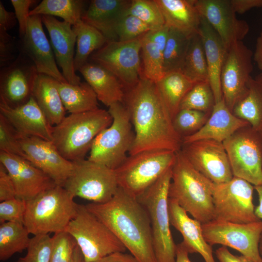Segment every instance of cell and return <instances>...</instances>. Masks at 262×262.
Returning <instances> with one entry per match:
<instances>
[{
    "mask_svg": "<svg viewBox=\"0 0 262 262\" xmlns=\"http://www.w3.org/2000/svg\"><path fill=\"white\" fill-rule=\"evenodd\" d=\"M94 262H139L131 254L117 252L110 254Z\"/></svg>",
    "mask_w": 262,
    "mask_h": 262,
    "instance_id": "cell-55",
    "label": "cell"
},
{
    "mask_svg": "<svg viewBox=\"0 0 262 262\" xmlns=\"http://www.w3.org/2000/svg\"><path fill=\"white\" fill-rule=\"evenodd\" d=\"M96 93L98 99L106 106L124 103L125 90L119 79L102 66L88 62L78 70Z\"/></svg>",
    "mask_w": 262,
    "mask_h": 262,
    "instance_id": "cell-28",
    "label": "cell"
},
{
    "mask_svg": "<svg viewBox=\"0 0 262 262\" xmlns=\"http://www.w3.org/2000/svg\"><path fill=\"white\" fill-rule=\"evenodd\" d=\"M197 33L202 41L208 69L209 82L216 103L223 99L220 76L227 48L216 31L202 17Z\"/></svg>",
    "mask_w": 262,
    "mask_h": 262,
    "instance_id": "cell-27",
    "label": "cell"
},
{
    "mask_svg": "<svg viewBox=\"0 0 262 262\" xmlns=\"http://www.w3.org/2000/svg\"><path fill=\"white\" fill-rule=\"evenodd\" d=\"M0 163L11 177L18 198L30 200L57 185L44 172L20 156L0 151Z\"/></svg>",
    "mask_w": 262,
    "mask_h": 262,
    "instance_id": "cell-19",
    "label": "cell"
},
{
    "mask_svg": "<svg viewBox=\"0 0 262 262\" xmlns=\"http://www.w3.org/2000/svg\"><path fill=\"white\" fill-rule=\"evenodd\" d=\"M16 197L13 180L5 166L0 163V201Z\"/></svg>",
    "mask_w": 262,
    "mask_h": 262,
    "instance_id": "cell-50",
    "label": "cell"
},
{
    "mask_svg": "<svg viewBox=\"0 0 262 262\" xmlns=\"http://www.w3.org/2000/svg\"><path fill=\"white\" fill-rule=\"evenodd\" d=\"M58 88L65 109L70 114L82 113L99 108L97 95L87 82L78 84L59 82Z\"/></svg>",
    "mask_w": 262,
    "mask_h": 262,
    "instance_id": "cell-33",
    "label": "cell"
},
{
    "mask_svg": "<svg viewBox=\"0 0 262 262\" xmlns=\"http://www.w3.org/2000/svg\"><path fill=\"white\" fill-rule=\"evenodd\" d=\"M63 186L56 185L26 201L24 225L33 235L65 231L78 205Z\"/></svg>",
    "mask_w": 262,
    "mask_h": 262,
    "instance_id": "cell-5",
    "label": "cell"
},
{
    "mask_svg": "<svg viewBox=\"0 0 262 262\" xmlns=\"http://www.w3.org/2000/svg\"><path fill=\"white\" fill-rule=\"evenodd\" d=\"M141 37L127 41H107L90 57L91 62L113 73L125 91L135 86L143 75L140 60Z\"/></svg>",
    "mask_w": 262,
    "mask_h": 262,
    "instance_id": "cell-13",
    "label": "cell"
},
{
    "mask_svg": "<svg viewBox=\"0 0 262 262\" xmlns=\"http://www.w3.org/2000/svg\"><path fill=\"white\" fill-rule=\"evenodd\" d=\"M169 28L166 25L149 31L148 33L151 40L164 53L169 34Z\"/></svg>",
    "mask_w": 262,
    "mask_h": 262,
    "instance_id": "cell-51",
    "label": "cell"
},
{
    "mask_svg": "<svg viewBox=\"0 0 262 262\" xmlns=\"http://www.w3.org/2000/svg\"><path fill=\"white\" fill-rule=\"evenodd\" d=\"M65 231L76 241L84 262H94L110 254L127 249L113 232L85 205H78L75 217Z\"/></svg>",
    "mask_w": 262,
    "mask_h": 262,
    "instance_id": "cell-9",
    "label": "cell"
},
{
    "mask_svg": "<svg viewBox=\"0 0 262 262\" xmlns=\"http://www.w3.org/2000/svg\"><path fill=\"white\" fill-rule=\"evenodd\" d=\"M259 252L262 260V233L260 238L259 245Z\"/></svg>",
    "mask_w": 262,
    "mask_h": 262,
    "instance_id": "cell-60",
    "label": "cell"
},
{
    "mask_svg": "<svg viewBox=\"0 0 262 262\" xmlns=\"http://www.w3.org/2000/svg\"><path fill=\"white\" fill-rule=\"evenodd\" d=\"M15 10V13L19 26V34L20 38L25 34L28 19L30 16V8L36 1L34 0H11Z\"/></svg>",
    "mask_w": 262,
    "mask_h": 262,
    "instance_id": "cell-49",
    "label": "cell"
},
{
    "mask_svg": "<svg viewBox=\"0 0 262 262\" xmlns=\"http://www.w3.org/2000/svg\"><path fill=\"white\" fill-rule=\"evenodd\" d=\"M152 30L151 27L138 18L127 15L119 22L116 32L118 40L127 41L139 38Z\"/></svg>",
    "mask_w": 262,
    "mask_h": 262,
    "instance_id": "cell-46",
    "label": "cell"
},
{
    "mask_svg": "<svg viewBox=\"0 0 262 262\" xmlns=\"http://www.w3.org/2000/svg\"><path fill=\"white\" fill-rule=\"evenodd\" d=\"M112 124L94 139L88 160L116 169L126 159L134 139L129 112L124 103L109 107Z\"/></svg>",
    "mask_w": 262,
    "mask_h": 262,
    "instance_id": "cell-7",
    "label": "cell"
},
{
    "mask_svg": "<svg viewBox=\"0 0 262 262\" xmlns=\"http://www.w3.org/2000/svg\"><path fill=\"white\" fill-rule=\"evenodd\" d=\"M41 16L43 24L49 33L55 58L64 77L69 83H80V78L76 74L74 67L77 36L72 25L64 20L60 21L54 16Z\"/></svg>",
    "mask_w": 262,
    "mask_h": 262,
    "instance_id": "cell-23",
    "label": "cell"
},
{
    "mask_svg": "<svg viewBox=\"0 0 262 262\" xmlns=\"http://www.w3.org/2000/svg\"><path fill=\"white\" fill-rule=\"evenodd\" d=\"M26 210V201L15 197L0 202V223H22Z\"/></svg>",
    "mask_w": 262,
    "mask_h": 262,
    "instance_id": "cell-47",
    "label": "cell"
},
{
    "mask_svg": "<svg viewBox=\"0 0 262 262\" xmlns=\"http://www.w3.org/2000/svg\"><path fill=\"white\" fill-rule=\"evenodd\" d=\"M219 262H253L243 255L232 254L226 246H222L215 252Z\"/></svg>",
    "mask_w": 262,
    "mask_h": 262,
    "instance_id": "cell-54",
    "label": "cell"
},
{
    "mask_svg": "<svg viewBox=\"0 0 262 262\" xmlns=\"http://www.w3.org/2000/svg\"><path fill=\"white\" fill-rule=\"evenodd\" d=\"M172 167L137 198L150 219L157 262H175L176 260L177 245L171 234L168 212Z\"/></svg>",
    "mask_w": 262,
    "mask_h": 262,
    "instance_id": "cell-6",
    "label": "cell"
},
{
    "mask_svg": "<svg viewBox=\"0 0 262 262\" xmlns=\"http://www.w3.org/2000/svg\"><path fill=\"white\" fill-rule=\"evenodd\" d=\"M176 152L151 150L130 155L116 169L118 186L137 198L171 168Z\"/></svg>",
    "mask_w": 262,
    "mask_h": 262,
    "instance_id": "cell-8",
    "label": "cell"
},
{
    "mask_svg": "<svg viewBox=\"0 0 262 262\" xmlns=\"http://www.w3.org/2000/svg\"><path fill=\"white\" fill-rule=\"evenodd\" d=\"M148 33L141 37L143 75L146 78L156 82L164 74L163 53L159 47L151 40Z\"/></svg>",
    "mask_w": 262,
    "mask_h": 262,
    "instance_id": "cell-39",
    "label": "cell"
},
{
    "mask_svg": "<svg viewBox=\"0 0 262 262\" xmlns=\"http://www.w3.org/2000/svg\"><path fill=\"white\" fill-rule=\"evenodd\" d=\"M0 114L12 125L20 139L33 136L51 141L53 126L33 96L16 107L0 99Z\"/></svg>",
    "mask_w": 262,
    "mask_h": 262,
    "instance_id": "cell-22",
    "label": "cell"
},
{
    "mask_svg": "<svg viewBox=\"0 0 262 262\" xmlns=\"http://www.w3.org/2000/svg\"><path fill=\"white\" fill-rule=\"evenodd\" d=\"M124 104L134 129L130 155L151 150L176 152L181 149L182 139L174 128L155 82L143 75L135 86L125 91Z\"/></svg>",
    "mask_w": 262,
    "mask_h": 262,
    "instance_id": "cell-1",
    "label": "cell"
},
{
    "mask_svg": "<svg viewBox=\"0 0 262 262\" xmlns=\"http://www.w3.org/2000/svg\"><path fill=\"white\" fill-rule=\"evenodd\" d=\"M195 3L201 16L214 29L227 49L248 34V23L237 18L230 0H195Z\"/></svg>",
    "mask_w": 262,
    "mask_h": 262,
    "instance_id": "cell-18",
    "label": "cell"
},
{
    "mask_svg": "<svg viewBox=\"0 0 262 262\" xmlns=\"http://www.w3.org/2000/svg\"><path fill=\"white\" fill-rule=\"evenodd\" d=\"M72 262H84L82 254L78 245L75 250Z\"/></svg>",
    "mask_w": 262,
    "mask_h": 262,
    "instance_id": "cell-59",
    "label": "cell"
},
{
    "mask_svg": "<svg viewBox=\"0 0 262 262\" xmlns=\"http://www.w3.org/2000/svg\"><path fill=\"white\" fill-rule=\"evenodd\" d=\"M156 83L173 119L183 98L196 83L180 71H174L164 74Z\"/></svg>",
    "mask_w": 262,
    "mask_h": 262,
    "instance_id": "cell-32",
    "label": "cell"
},
{
    "mask_svg": "<svg viewBox=\"0 0 262 262\" xmlns=\"http://www.w3.org/2000/svg\"><path fill=\"white\" fill-rule=\"evenodd\" d=\"M230 1L236 14H243L253 8L262 7V0H230Z\"/></svg>",
    "mask_w": 262,
    "mask_h": 262,
    "instance_id": "cell-52",
    "label": "cell"
},
{
    "mask_svg": "<svg viewBox=\"0 0 262 262\" xmlns=\"http://www.w3.org/2000/svg\"><path fill=\"white\" fill-rule=\"evenodd\" d=\"M254 186L234 177L229 181L213 182V220L236 223H248L260 220L255 213L253 203Z\"/></svg>",
    "mask_w": 262,
    "mask_h": 262,
    "instance_id": "cell-12",
    "label": "cell"
},
{
    "mask_svg": "<svg viewBox=\"0 0 262 262\" xmlns=\"http://www.w3.org/2000/svg\"><path fill=\"white\" fill-rule=\"evenodd\" d=\"M169 28L189 35L198 32L201 16L195 0H155Z\"/></svg>",
    "mask_w": 262,
    "mask_h": 262,
    "instance_id": "cell-29",
    "label": "cell"
},
{
    "mask_svg": "<svg viewBox=\"0 0 262 262\" xmlns=\"http://www.w3.org/2000/svg\"><path fill=\"white\" fill-rule=\"evenodd\" d=\"M223 144L233 176L254 186L262 184V136L248 125L237 130Z\"/></svg>",
    "mask_w": 262,
    "mask_h": 262,
    "instance_id": "cell-11",
    "label": "cell"
},
{
    "mask_svg": "<svg viewBox=\"0 0 262 262\" xmlns=\"http://www.w3.org/2000/svg\"><path fill=\"white\" fill-rule=\"evenodd\" d=\"M59 82L51 76L38 73L32 93V96L52 126L66 116V110L58 88Z\"/></svg>",
    "mask_w": 262,
    "mask_h": 262,
    "instance_id": "cell-30",
    "label": "cell"
},
{
    "mask_svg": "<svg viewBox=\"0 0 262 262\" xmlns=\"http://www.w3.org/2000/svg\"><path fill=\"white\" fill-rule=\"evenodd\" d=\"M250 125L233 115L223 99L216 103L203 126L196 133L182 139V144L211 139L223 142L240 129Z\"/></svg>",
    "mask_w": 262,
    "mask_h": 262,
    "instance_id": "cell-26",
    "label": "cell"
},
{
    "mask_svg": "<svg viewBox=\"0 0 262 262\" xmlns=\"http://www.w3.org/2000/svg\"><path fill=\"white\" fill-rule=\"evenodd\" d=\"M211 113L181 109L172 119L174 128L182 139L198 131L205 124Z\"/></svg>",
    "mask_w": 262,
    "mask_h": 262,
    "instance_id": "cell-41",
    "label": "cell"
},
{
    "mask_svg": "<svg viewBox=\"0 0 262 262\" xmlns=\"http://www.w3.org/2000/svg\"><path fill=\"white\" fill-rule=\"evenodd\" d=\"M112 121L108 111L100 108L70 114L53 126L51 142L66 160L73 162L84 159L95 138Z\"/></svg>",
    "mask_w": 262,
    "mask_h": 262,
    "instance_id": "cell-4",
    "label": "cell"
},
{
    "mask_svg": "<svg viewBox=\"0 0 262 262\" xmlns=\"http://www.w3.org/2000/svg\"><path fill=\"white\" fill-rule=\"evenodd\" d=\"M213 184L195 169L180 150L176 152L168 197L201 224L214 218Z\"/></svg>",
    "mask_w": 262,
    "mask_h": 262,
    "instance_id": "cell-3",
    "label": "cell"
},
{
    "mask_svg": "<svg viewBox=\"0 0 262 262\" xmlns=\"http://www.w3.org/2000/svg\"><path fill=\"white\" fill-rule=\"evenodd\" d=\"M50 262H72L77 244L66 231L54 233Z\"/></svg>",
    "mask_w": 262,
    "mask_h": 262,
    "instance_id": "cell-44",
    "label": "cell"
},
{
    "mask_svg": "<svg viewBox=\"0 0 262 262\" xmlns=\"http://www.w3.org/2000/svg\"><path fill=\"white\" fill-rule=\"evenodd\" d=\"M189 253L182 242L177 244L175 262H192L189 258Z\"/></svg>",
    "mask_w": 262,
    "mask_h": 262,
    "instance_id": "cell-57",
    "label": "cell"
},
{
    "mask_svg": "<svg viewBox=\"0 0 262 262\" xmlns=\"http://www.w3.org/2000/svg\"><path fill=\"white\" fill-rule=\"evenodd\" d=\"M252 58L253 53L242 41L235 42L227 49L220 82L223 99L231 112L246 90L253 68Z\"/></svg>",
    "mask_w": 262,
    "mask_h": 262,
    "instance_id": "cell-15",
    "label": "cell"
},
{
    "mask_svg": "<svg viewBox=\"0 0 262 262\" xmlns=\"http://www.w3.org/2000/svg\"><path fill=\"white\" fill-rule=\"evenodd\" d=\"M181 72L194 83L209 82L208 69L203 45L198 33L191 38Z\"/></svg>",
    "mask_w": 262,
    "mask_h": 262,
    "instance_id": "cell-37",
    "label": "cell"
},
{
    "mask_svg": "<svg viewBox=\"0 0 262 262\" xmlns=\"http://www.w3.org/2000/svg\"><path fill=\"white\" fill-rule=\"evenodd\" d=\"M41 16H30L25 34L21 38L20 52L34 64L39 73L68 82L57 66L54 54L43 27Z\"/></svg>",
    "mask_w": 262,
    "mask_h": 262,
    "instance_id": "cell-20",
    "label": "cell"
},
{
    "mask_svg": "<svg viewBox=\"0 0 262 262\" xmlns=\"http://www.w3.org/2000/svg\"><path fill=\"white\" fill-rule=\"evenodd\" d=\"M73 164L71 174L63 187L74 197L95 203H104L112 198L119 187L115 170L85 159Z\"/></svg>",
    "mask_w": 262,
    "mask_h": 262,
    "instance_id": "cell-10",
    "label": "cell"
},
{
    "mask_svg": "<svg viewBox=\"0 0 262 262\" xmlns=\"http://www.w3.org/2000/svg\"><path fill=\"white\" fill-rule=\"evenodd\" d=\"M130 0H93L84 11L82 20L99 31L107 41H116V28L126 15Z\"/></svg>",
    "mask_w": 262,
    "mask_h": 262,
    "instance_id": "cell-25",
    "label": "cell"
},
{
    "mask_svg": "<svg viewBox=\"0 0 262 262\" xmlns=\"http://www.w3.org/2000/svg\"><path fill=\"white\" fill-rule=\"evenodd\" d=\"M127 15L138 18L153 30L165 25L162 13L155 0H132Z\"/></svg>",
    "mask_w": 262,
    "mask_h": 262,
    "instance_id": "cell-42",
    "label": "cell"
},
{
    "mask_svg": "<svg viewBox=\"0 0 262 262\" xmlns=\"http://www.w3.org/2000/svg\"><path fill=\"white\" fill-rule=\"evenodd\" d=\"M72 28L77 36L74 67L76 71H78L88 62L90 56L108 41L99 31L82 20L72 26Z\"/></svg>",
    "mask_w": 262,
    "mask_h": 262,
    "instance_id": "cell-34",
    "label": "cell"
},
{
    "mask_svg": "<svg viewBox=\"0 0 262 262\" xmlns=\"http://www.w3.org/2000/svg\"><path fill=\"white\" fill-rule=\"evenodd\" d=\"M232 112L262 136V73L255 78H251L246 90L236 102Z\"/></svg>",
    "mask_w": 262,
    "mask_h": 262,
    "instance_id": "cell-31",
    "label": "cell"
},
{
    "mask_svg": "<svg viewBox=\"0 0 262 262\" xmlns=\"http://www.w3.org/2000/svg\"><path fill=\"white\" fill-rule=\"evenodd\" d=\"M16 44L7 31L0 29V67L6 66L16 59Z\"/></svg>",
    "mask_w": 262,
    "mask_h": 262,
    "instance_id": "cell-48",
    "label": "cell"
},
{
    "mask_svg": "<svg viewBox=\"0 0 262 262\" xmlns=\"http://www.w3.org/2000/svg\"><path fill=\"white\" fill-rule=\"evenodd\" d=\"M29 232L23 223L7 222L0 225V260L5 261L27 249Z\"/></svg>",
    "mask_w": 262,
    "mask_h": 262,
    "instance_id": "cell-36",
    "label": "cell"
},
{
    "mask_svg": "<svg viewBox=\"0 0 262 262\" xmlns=\"http://www.w3.org/2000/svg\"><path fill=\"white\" fill-rule=\"evenodd\" d=\"M0 151L19 156L26 159L16 131L0 114Z\"/></svg>",
    "mask_w": 262,
    "mask_h": 262,
    "instance_id": "cell-45",
    "label": "cell"
},
{
    "mask_svg": "<svg viewBox=\"0 0 262 262\" xmlns=\"http://www.w3.org/2000/svg\"><path fill=\"white\" fill-rule=\"evenodd\" d=\"M52 242L49 234L34 235L31 238L26 255L16 262H50Z\"/></svg>",
    "mask_w": 262,
    "mask_h": 262,
    "instance_id": "cell-43",
    "label": "cell"
},
{
    "mask_svg": "<svg viewBox=\"0 0 262 262\" xmlns=\"http://www.w3.org/2000/svg\"><path fill=\"white\" fill-rule=\"evenodd\" d=\"M215 104L214 95L209 82H199L196 83L184 97L180 110L191 109L211 113Z\"/></svg>",
    "mask_w": 262,
    "mask_h": 262,
    "instance_id": "cell-40",
    "label": "cell"
},
{
    "mask_svg": "<svg viewBox=\"0 0 262 262\" xmlns=\"http://www.w3.org/2000/svg\"><path fill=\"white\" fill-rule=\"evenodd\" d=\"M87 210L104 223L139 262H157L148 213L137 198L119 187L109 201Z\"/></svg>",
    "mask_w": 262,
    "mask_h": 262,
    "instance_id": "cell-2",
    "label": "cell"
},
{
    "mask_svg": "<svg viewBox=\"0 0 262 262\" xmlns=\"http://www.w3.org/2000/svg\"><path fill=\"white\" fill-rule=\"evenodd\" d=\"M259 197V204L255 208V213L256 216L262 220V184L254 186Z\"/></svg>",
    "mask_w": 262,
    "mask_h": 262,
    "instance_id": "cell-58",
    "label": "cell"
},
{
    "mask_svg": "<svg viewBox=\"0 0 262 262\" xmlns=\"http://www.w3.org/2000/svg\"><path fill=\"white\" fill-rule=\"evenodd\" d=\"M15 12H9L0 1V29L7 31L13 28L17 22Z\"/></svg>",
    "mask_w": 262,
    "mask_h": 262,
    "instance_id": "cell-53",
    "label": "cell"
},
{
    "mask_svg": "<svg viewBox=\"0 0 262 262\" xmlns=\"http://www.w3.org/2000/svg\"><path fill=\"white\" fill-rule=\"evenodd\" d=\"M192 35L169 28L167 43L163 53L164 73L180 71Z\"/></svg>",
    "mask_w": 262,
    "mask_h": 262,
    "instance_id": "cell-38",
    "label": "cell"
},
{
    "mask_svg": "<svg viewBox=\"0 0 262 262\" xmlns=\"http://www.w3.org/2000/svg\"><path fill=\"white\" fill-rule=\"evenodd\" d=\"M82 0H43L30 12L33 15L56 16L72 26L82 20L85 11Z\"/></svg>",
    "mask_w": 262,
    "mask_h": 262,
    "instance_id": "cell-35",
    "label": "cell"
},
{
    "mask_svg": "<svg viewBox=\"0 0 262 262\" xmlns=\"http://www.w3.org/2000/svg\"><path fill=\"white\" fill-rule=\"evenodd\" d=\"M253 60L259 68L262 71V32L260 33L256 40Z\"/></svg>",
    "mask_w": 262,
    "mask_h": 262,
    "instance_id": "cell-56",
    "label": "cell"
},
{
    "mask_svg": "<svg viewBox=\"0 0 262 262\" xmlns=\"http://www.w3.org/2000/svg\"><path fill=\"white\" fill-rule=\"evenodd\" d=\"M168 212L170 224L182 235V243L188 252L199 254L205 262H215L212 246L203 236L202 224L190 217L176 201L170 198L168 199Z\"/></svg>",
    "mask_w": 262,
    "mask_h": 262,
    "instance_id": "cell-24",
    "label": "cell"
},
{
    "mask_svg": "<svg viewBox=\"0 0 262 262\" xmlns=\"http://www.w3.org/2000/svg\"><path fill=\"white\" fill-rule=\"evenodd\" d=\"M202 229L206 241L211 246H228L253 262H262L259 249L262 220L236 223L213 220L202 224Z\"/></svg>",
    "mask_w": 262,
    "mask_h": 262,
    "instance_id": "cell-14",
    "label": "cell"
},
{
    "mask_svg": "<svg viewBox=\"0 0 262 262\" xmlns=\"http://www.w3.org/2000/svg\"><path fill=\"white\" fill-rule=\"evenodd\" d=\"M38 73L33 62L20 52L11 64L0 68V98L12 107L25 103L32 97Z\"/></svg>",
    "mask_w": 262,
    "mask_h": 262,
    "instance_id": "cell-17",
    "label": "cell"
},
{
    "mask_svg": "<svg viewBox=\"0 0 262 262\" xmlns=\"http://www.w3.org/2000/svg\"><path fill=\"white\" fill-rule=\"evenodd\" d=\"M26 160L63 186L73 168V162L65 159L51 141L37 137L20 139Z\"/></svg>",
    "mask_w": 262,
    "mask_h": 262,
    "instance_id": "cell-21",
    "label": "cell"
},
{
    "mask_svg": "<svg viewBox=\"0 0 262 262\" xmlns=\"http://www.w3.org/2000/svg\"><path fill=\"white\" fill-rule=\"evenodd\" d=\"M180 150L196 169L213 183L228 182L233 177L222 142L200 140L182 144Z\"/></svg>",
    "mask_w": 262,
    "mask_h": 262,
    "instance_id": "cell-16",
    "label": "cell"
}]
</instances>
